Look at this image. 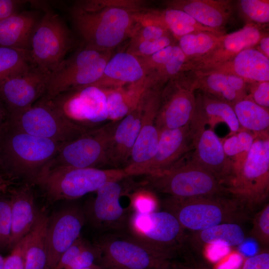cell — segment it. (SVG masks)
Here are the masks:
<instances>
[{"label":"cell","instance_id":"cell-1","mask_svg":"<svg viewBox=\"0 0 269 269\" xmlns=\"http://www.w3.org/2000/svg\"><path fill=\"white\" fill-rule=\"evenodd\" d=\"M145 4L139 0H80L70 13L86 46L109 51L131 38L138 24L134 14Z\"/></svg>","mask_w":269,"mask_h":269},{"label":"cell","instance_id":"cell-2","mask_svg":"<svg viewBox=\"0 0 269 269\" xmlns=\"http://www.w3.org/2000/svg\"><path fill=\"white\" fill-rule=\"evenodd\" d=\"M64 144L9 127L0 137V166L9 180L20 178L33 186Z\"/></svg>","mask_w":269,"mask_h":269},{"label":"cell","instance_id":"cell-3","mask_svg":"<svg viewBox=\"0 0 269 269\" xmlns=\"http://www.w3.org/2000/svg\"><path fill=\"white\" fill-rule=\"evenodd\" d=\"M243 209L263 203L269 193V134L257 135L244 160L232 168L223 184Z\"/></svg>","mask_w":269,"mask_h":269},{"label":"cell","instance_id":"cell-4","mask_svg":"<svg viewBox=\"0 0 269 269\" xmlns=\"http://www.w3.org/2000/svg\"><path fill=\"white\" fill-rule=\"evenodd\" d=\"M130 177L123 168L56 167L42 171L34 182L53 203L73 200L96 192L105 183Z\"/></svg>","mask_w":269,"mask_h":269},{"label":"cell","instance_id":"cell-5","mask_svg":"<svg viewBox=\"0 0 269 269\" xmlns=\"http://www.w3.org/2000/svg\"><path fill=\"white\" fill-rule=\"evenodd\" d=\"M184 230L202 231L224 223H237L244 218L243 208L233 198L211 195L188 198L170 196L163 203Z\"/></svg>","mask_w":269,"mask_h":269},{"label":"cell","instance_id":"cell-6","mask_svg":"<svg viewBox=\"0 0 269 269\" xmlns=\"http://www.w3.org/2000/svg\"><path fill=\"white\" fill-rule=\"evenodd\" d=\"M94 244L100 251L97 265L103 269H150L173 258L124 231L106 232Z\"/></svg>","mask_w":269,"mask_h":269},{"label":"cell","instance_id":"cell-7","mask_svg":"<svg viewBox=\"0 0 269 269\" xmlns=\"http://www.w3.org/2000/svg\"><path fill=\"white\" fill-rule=\"evenodd\" d=\"M186 157L163 173L145 176L144 187L179 198L228 194L212 173Z\"/></svg>","mask_w":269,"mask_h":269},{"label":"cell","instance_id":"cell-8","mask_svg":"<svg viewBox=\"0 0 269 269\" xmlns=\"http://www.w3.org/2000/svg\"><path fill=\"white\" fill-rule=\"evenodd\" d=\"M118 122L90 129L66 142L43 171L60 167L100 168L109 165L112 136Z\"/></svg>","mask_w":269,"mask_h":269},{"label":"cell","instance_id":"cell-9","mask_svg":"<svg viewBox=\"0 0 269 269\" xmlns=\"http://www.w3.org/2000/svg\"><path fill=\"white\" fill-rule=\"evenodd\" d=\"M9 122V127L16 131L64 143L90 130L69 120L43 97L10 117Z\"/></svg>","mask_w":269,"mask_h":269},{"label":"cell","instance_id":"cell-10","mask_svg":"<svg viewBox=\"0 0 269 269\" xmlns=\"http://www.w3.org/2000/svg\"><path fill=\"white\" fill-rule=\"evenodd\" d=\"M72 43L70 32L62 18L45 9L31 38L30 53L33 64L51 74L66 58Z\"/></svg>","mask_w":269,"mask_h":269},{"label":"cell","instance_id":"cell-11","mask_svg":"<svg viewBox=\"0 0 269 269\" xmlns=\"http://www.w3.org/2000/svg\"><path fill=\"white\" fill-rule=\"evenodd\" d=\"M127 229L146 244L173 257L186 240L184 230L177 218L166 210L149 213L133 212Z\"/></svg>","mask_w":269,"mask_h":269},{"label":"cell","instance_id":"cell-12","mask_svg":"<svg viewBox=\"0 0 269 269\" xmlns=\"http://www.w3.org/2000/svg\"><path fill=\"white\" fill-rule=\"evenodd\" d=\"M189 126L193 146L189 160L210 172L223 184L231 172L232 164L225 154L222 139L209 125L196 98Z\"/></svg>","mask_w":269,"mask_h":269},{"label":"cell","instance_id":"cell-13","mask_svg":"<svg viewBox=\"0 0 269 269\" xmlns=\"http://www.w3.org/2000/svg\"><path fill=\"white\" fill-rule=\"evenodd\" d=\"M196 90L192 72H182L163 86L156 119L159 130L173 129L189 124L196 107Z\"/></svg>","mask_w":269,"mask_h":269},{"label":"cell","instance_id":"cell-14","mask_svg":"<svg viewBox=\"0 0 269 269\" xmlns=\"http://www.w3.org/2000/svg\"><path fill=\"white\" fill-rule=\"evenodd\" d=\"M46 99L67 119L82 127L95 128L108 120L107 97L103 89L88 86Z\"/></svg>","mask_w":269,"mask_h":269},{"label":"cell","instance_id":"cell-15","mask_svg":"<svg viewBox=\"0 0 269 269\" xmlns=\"http://www.w3.org/2000/svg\"><path fill=\"white\" fill-rule=\"evenodd\" d=\"M123 180L105 183L86 207L84 211L86 219L95 228L105 232L127 229L133 210L131 205L123 204V196L129 194Z\"/></svg>","mask_w":269,"mask_h":269},{"label":"cell","instance_id":"cell-16","mask_svg":"<svg viewBox=\"0 0 269 269\" xmlns=\"http://www.w3.org/2000/svg\"><path fill=\"white\" fill-rule=\"evenodd\" d=\"M163 86L152 85L142 93L140 100L142 113L140 129L127 165L123 168L130 177L147 163L155 154L158 144L159 131L156 119Z\"/></svg>","mask_w":269,"mask_h":269},{"label":"cell","instance_id":"cell-17","mask_svg":"<svg viewBox=\"0 0 269 269\" xmlns=\"http://www.w3.org/2000/svg\"><path fill=\"white\" fill-rule=\"evenodd\" d=\"M50 75L33 65L0 82V99L9 118L29 108L44 95Z\"/></svg>","mask_w":269,"mask_h":269},{"label":"cell","instance_id":"cell-18","mask_svg":"<svg viewBox=\"0 0 269 269\" xmlns=\"http://www.w3.org/2000/svg\"><path fill=\"white\" fill-rule=\"evenodd\" d=\"M86 220L84 211L76 206L65 208L49 217L45 269H54L63 254L80 236Z\"/></svg>","mask_w":269,"mask_h":269},{"label":"cell","instance_id":"cell-19","mask_svg":"<svg viewBox=\"0 0 269 269\" xmlns=\"http://www.w3.org/2000/svg\"><path fill=\"white\" fill-rule=\"evenodd\" d=\"M264 33L261 28L246 23L242 28L222 35L214 47L197 59L187 61L185 72H207L227 62L241 51L254 47Z\"/></svg>","mask_w":269,"mask_h":269},{"label":"cell","instance_id":"cell-20","mask_svg":"<svg viewBox=\"0 0 269 269\" xmlns=\"http://www.w3.org/2000/svg\"><path fill=\"white\" fill-rule=\"evenodd\" d=\"M193 150L189 124L184 127L159 130L156 151L134 176H152L163 173L184 158Z\"/></svg>","mask_w":269,"mask_h":269},{"label":"cell","instance_id":"cell-21","mask_svg":"<svg viewBox=\"0 0 269 269\" xmlns=\"http://www.w3.org/2000/svg\"><path fill=\"white\" fill-rule=\"evenodd\" d=\"M112 55V50L109 51L89 65L53 72L50 74L47 89L43 97L51 98L62 93L85 87L95 83L101 77Z\"/></svg>","mask_w":269,"mask_h":269},{"label":"cell","instance_id":"cell-22","mask_svg":"<svg viewBox=\"0 0 269 269\" xmlns=\"http://www.w3.org/2000/svg\"><path fill=\"white\" fill-rule=\"evenodd\" d=\"M32 186L25 183L8 190L11 209V230L8 250L12 248L32 229L39 213Z\"/></svg>","mask_w":269,"mask_h":269},{"label":"cell","instance_id":"cell-23","mask_svg":"<svg viewBox=\"0 0 269 269\" xmlns=\"http://www.w3.org/2000/svg\"><path fill=\"white\" fill-rule=\"evenodd\" d=\"M166 8L181 10L202 25L220 32L233 13L232 1L228 0H169Z\"/></svg>","mask_w":269,"mask_h":269},{"label":"cell","instance_id":"cell-24","mask_svg":"<svg viewBox=\"0 0 269 269\" xmlns=\"http://www.w3.org/2000/svg\"><path fill=\"white\" fill-rule=\"evenodd\" d=\"M146 77L137 57L127 51L120 52L108 61L101 77L89 86L113 89L137 83Z\"/></svg>","mask_w":269,"mask_h":269},{"label":"cell","instance_id":"cell-25","mask_svg":"<svg viewBox=\"0 0 269 269\" xmlns=\"http://www.w3.org/2000/svg\"><path fill=\"white\" fill-rule=\"evenodd\" d=\"M134 16L136 22L140 24L153 23L164 27L176 41L184 35L196 31L225 33L205 26L185 12L175 8H145L135 13Z\"/></svg>","mask_w":269,"mask_h":269},{"label":"cell","instance_id":"cell-26","mask_svg":"<svg viewBox=\"0 0 269 269\" xmlns=\"http://www.w3.org/2000/svg\"><path fill=\"white\" fill-rule=\"evenodd\" d=\"M141 113L139 98L136 106L118 122L112 136L109 165L124 168L128 164L140 129Z\"/></svg>","mask_w":269,"mask_h":269},{"label":"cell","instance_id":"cell-27","mask_svg":"<svg viewBox=\"0 0 269 269\" xmlns=\"http://www.w3.org/2000/svg\"><path fill=\"white\" fill-rule=\"evenodd\" d=\"M41 17L34 11H23L0 21V46L30 51L33 32Z\"/></svg>","mask_w":269,"mask_h":269},{"label":"cell","instance_id":"cell-28","mask_svg":"<svg viewBox=\"0 0 269 269\" xmlns=\"http://www.w3.org/2000/svg\"><path fill=\"white\" fill-rule=\"evenodd\" d=\"M209 71L233 74L249 82L269 81V58L255 47L249 48Z\"/></svg>","mask_w":269,"mask_h":269},{"label":"cell","instance_id":"cell-29","mask_svg":"<svg viewBox=\"0 0 269 269\" xmlns=\"http://www.w3.org/2000/svg\"><path fill=\"white\" fill-rule=\"evenodd\" d=\"M150 86L145 78L122 87L104 89L107 97L108 119L113 122L121 120L136 106L142 93Z\"/></svg>","mask_w":269,"mask_h":269},{"label":"cell","instance_id":"cell-30","mask_svg":"<svg viewBox=\"0 0 269 269\" xmlns=\"http://www.w3.org/2000/svg\"><path fill=\"white\" fill-rule=\"evenodd\" d=\"M243 228L237 223H224L193 232L190 242L194 246L210 245L226 247L239 246L246 240Z\"/></svg>","mask_w":269,"mask_h":269},{"label":"cell","instance_id":"cell-31","mask_svg":"<svg viewBox=\"0 0 269 269\" xmlns=\"http://www.w3.org/2000/svg\"><path fill=\"white\" fill-rule=\"evenodd\" d=\"M49 217L39 210L36 222L30 232L24 261V269H45L47 263L46 233Z\"/></svg>","mask_w":269,"mask_h":269},{"label":"cell","instance_id":"cell-32","mask_svg":"<svg viewBox=\"0 0 269 269\" xmlns=\"http://www.w3.org/2000/svg\"><path fill=\"white\" fill-rule=\"evenodd\" d=\"M196 98L212 129L220 122L228 126L230 134L235 133L241 129L231 104L199 91Z\"/></svg>","mask_w":269,"mask_h":269},{"label":"cell","instance_id":"cell-33","mask_svg":"<svg viewBox=\"0 0 269 269\" xmlns=\"http://www.w3.org/2000/svg\"><path fill=\"white\" fill-rule=\"evenodd\" d=\"M232 106L241 129L256 135L269 134V110L247 97L239 100Z\"/></svg>","mask_w":269,"mask_h":269},{"label":"cell","instance_id":"cell-34","mask_svg":"<svg viewBox=\"0 0 269 269\" xmlns=\"http://www.w3.org/2000/svg\"><path fill=\"white\" fill-rule=\"evenodd\" d=\"M192 74L194 87L232 106L242 99L228 85L225 73L216 72H194Z\"/></svg>","mask_w":269,"mask_h":269},{"label":"cell","instance_id":"cell-35","mask_svg":"<svg viewBox=\"0 0 269 269\" xmlns=\"http://www.w3.org/2000/svg\"><path fill=\"white\" fill-rule=\"evenodd\" d=\"M223 34L196 31L182 36L177 41V43L187 61H189L200 58L209 52Z\"/></svg>","mask_w":269,"mask_h":269},{"label":"cell","instance_id":"cell-36","mask_svg":"<svg viewBox=\"0 0 269 269\" xmlns=\"http://www.w3.org/2000/svg\"><path fill=\"white\" fill-rule=\"evenodd\" d=\"M33 65L30 51L0 46V82Z\"/></svg>","mask_w":269,"mask_h":269},{"label":"cell","instance_id":"cell-37","mask_svg":"<svg viewBox=\"0 0 269 269\" xmlns=\"http://www.w3.org/2000/svg\"><path fill=\"white\" fill-rule=\"evenodd\" d=\"M254 133L241 129L238 132L230 134L222 139L226 157L232 164V168L242 162L256 138Z\"/></svg>","mask_w":269,"mask_h":269},{"label":"cell","instance_id":"cell-38","mask_svg":"<svg viewBox=\"0 0 269 269\" xmlns=\"http://www.w3.org/2000/svg\"><path fill=\"white\" fill-rule=\"evenodd\" d=\"M238 7L246 23L261 28L269 22V1L268 0H241Z\"/></svg>","mask_w":269,"mask_h":269},{"label":"cell","instance_id":"cell-39","mask_svg":"<svg viewBox=\"0 0 269 269\" xmlns=\"http://www.w3.org/2000/svg\"><path fill=\"white\" fill-rule=\"evenodd\" d=\"M177 41L171 34L160 38L140 42H130L127 52L136 57L147 56Z\"/></svg>","mask_w":269,"mask_h":269},{"label":"cell","instance_id":"cell-40","mask_svg":"<svg viewBox=\"0 0 269 269\" xmlns=\"http://www.w3.org/2000/svg\"><path fill=\"white\" fill-rule=\"evenodd\" d=\"M133 212L149 213L157 210L158 203L152 191L145 188H138L131 193Z\"/></svg>","mask_w":269,"mask_h":269},{"label":"cell","instance_id":"cell-41","mask_svg":"<svg viewBox=\"0 0 269 269\" xmlns=\"http://www.w3.org/2000/svg\"><path fill=\"white\" fill-rule=\"evenodd\" d=\"M251 236L262 246L268 247L269 245V204L254 216Z\"/></svg>","mask_w":269,"mask_h":269},{"label":"cell","instance_id":"cell-42","mask_svg":"<svg viewBox=\"0 0 269 269\" xmlns=\"http://www.w3.org/2000/svg\"><path fill=\"white\" fill-rule=\"evenodd\" d=\"M11 230V209L9 197L0 194V232L2 251L8 250Z\"/></svg>","mask_w":269,"mask_h":269},{"label":"cell","instance_id":"cell-43","mask_svg":"<svg viewBox=\"0 0 269 269\" xmlns=\"http://www.w3.org/2000/svg\"><path fill=\"white\" fill-rule=\"evenodd\" d=\"M177 42L154 54L144 57H137L144 69L146 76L162 68L172 55Z\"/></svg>","mask_w":269,"mask_h":269},{"label":"cell","instance_id":"cell-44","mask_svg":"<svg viewBox=\"0 0 269 269\" xmlns=\"http://www.w3.org/2000/svg\"><path fill=\"white\" fill-rule=\"evenodd\" d=\"M169 34H171L170 32L160 25L138 23L130 38V42H135L155 39Z\"/></svg>","mask_w":269,"mask_h":269},{"label":"cell","instance_id":"cell-45","mask_svg":"<svg viewBox=\"0 0 269 269\" xmlns=\"http://www.w3.org/2000/svg\"><path fill=\"white\" fill-rule=\"evenodd\" d=\"M100 251L94 243L88 245L80 252L67 269H81L97 265Z\"/></svg>","mask_w":269,"mask_h":269},{"label":"cell","instance_id":"cell-46","mask_svg":"<svg viewBox=\"0 0 269 269\" xmlns=\"http://www.w3.org/2000/svg\"><path fill=\"white\" fill-rule=\"evenodd\" d=\"M30 238V232L23 238L4 258L3 269H24L25 252Z\"/></svg>","mask_w":269,"mask_h":269},{"label":"cell","instance_id":"cell-47","mask_svg":"<svg viewBox=\"0 0 269 269\" xmlns=\"http://www.w3.org/2000/svg\"><path fill=\"white\" fill-rule=\"evenodd\" d=\"M247 97L258 105L269 109V81L248 82Z\"/></svg>","mask_w":269,"mask_h":269},{"label":"cell","instance_id":"cell-48","mask_svg":"<svg viewBox=\"0 0 269 269\" xmlns=\"http://www.w3.org/2000/svg\"><path fill=\"white\" fill-rule=\"evenodd\" d=\"M89 242L81 236L63 254L54 269H67Z\"/></svg>","mask_w":269,"mask_h":269},{"label":"cell","instance_id":"cell-49","mask_svg":"<svg viewBox=\"0 0 269 269\" xmlns=\"http://www.w3.org/2000/svg\"><path fill=\"white\" fill-rule=\"evenodd\" d=\"M241 269H269V251L266 249L247 258Z\"/></svg>","mask_w":269,"mask_h":269},{"label":"cell","instance_id":"cell-50","mask_svg":"<svg viewBox=\"0 0 269 269\" xmlns=\"http://www.w3.org/2000/svg\"><path fill=\"white\" fill-rule=\"evenodd\" d=\"M226 79L229 86L241 99L247 97L248 82L244 79L231 74H226Z\"/></svg>","mask_w":269,"mask_h":269},{"label":"cell","instance_id":"cell-51","mask_svg":"<svg viewBox=\"0 0 269 269\" xmlns=\"http://www.w3.org/2000/svg\"><path fill=\"white\" fill-rule=\"evenodd\" d=\"M26 1L19 0H0V21L18 11Z\"/></svg>","mask_w":269,"mask_h":269},{"label":"cell","instance_id":"cell-52","mask_svg":"<svg viewBox=\"0 0 269 269\" xmlns=\"http://www.w3.org/2000/svg\"><path fill=\"white\" fill-rule=\"evenodd\" d=\"M9 125V114L0 99V137L8 129Z\"/></svg>","mask_w":269,"mask_h":269},{"label":"cell","instance_id":"cell-53","mask_svg":"<svg viewBox=\"0 0 269 269\" xmlns=\"http://www.w3.org/2000/svg\"><path fill=\"white\" fill-rule=\"evenodd\" d=\"M262 54L269 58V36L267 33H264L255 47Z\"/></svg>","mask_w":269,"mask_h":269},{"label":"cell","instance_id":"cell-54","mask_svg":"<svg viewBox=\"0 0 269 269\" xmlns=\"http://www.w3.org/2000/svg\"><path fill=\"white\" fill-rule=\"evenodd\" d=\"M13 184L12 181L6 178L0 173V194L8 193L11 186Z\"/></svg>","mask_w":269,"mask_h":269},{"label":"cell","instance_id":"cell-55","mask_svg":"<svg viewBox=\"0 0 269 269\" xmlns=\"http://www.w3.org/2000/svg\"><path fill=\"white\" fill-rule=\"evenodd\" d=\"M173 269H210L209 268L199 265H188L181 263H171Z\"/></svg>","mask_w":269,"mask_h":269},{"label":"cell","instance_id":"cell-56","mask_svg":"<svg viewBox=\"0 0 269 269\" xmlns=\"http://www.w3.org/2000/svg\"><path fill=\"white\" fill-rule=\"evenodd\" d=\"M150 269H173L171 265V262L167 261L162 263V264L158 265L156 267H153Z\"/></svg>","mask_w":269,"mask_h":269},{"label":"cell","instance_id":"cell-57","mask_svg":"<svg viewBox=\"0 0 269 269\" xmlns=\"http://www.w3.org/2000/svg\"><path fill=\"white\" fill-rule=\"evenodd\" d=\"M4 258L0 254V269H3Z\"/></svg>","mask_w":269,"mask_h":269},{"label":"cell","instance_id":"cell-58","mask_svg":"<svg viewBox=\"0 0 269 269\" xmlns=\"http://www.w3.org/2000/svg\"><path fill=\"white\" fill-rule=\"evenodd\" d=\"M81 269H103L97 265H94L91 267Z\"/></svg>","mask_w":269,"mask_h":269},{"label":"cell","instance_id":"cell-59","mask_svg":"<svg viewBox=\"0 0 269 269\" xmlns=\"http://www.w3.org/2000/svg\"><path fill=\"white\" fill-rule=\"evenodd\" d=\"M0 251H2L0 232Z\"/></svg>","mask_w":269,"mask_h":269}]
</instances>
